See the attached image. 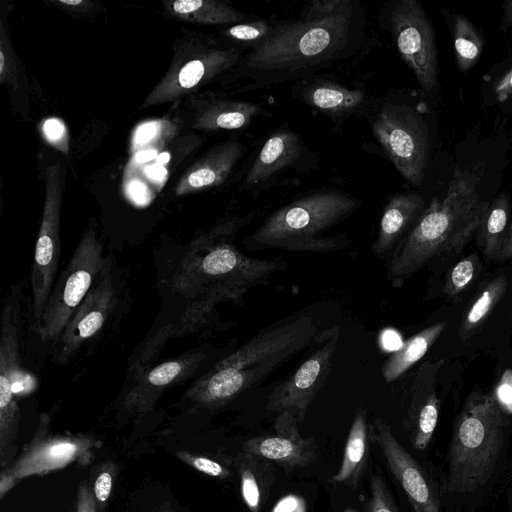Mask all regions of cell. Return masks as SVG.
<instances>
[{
  "label": "cell",
  "instance_id": "cell-15",
  "mask_svg": "<svg viewBox=\"0 0 512 512\" xmlns=\"http://www.w3.org/2000/svg\"><path fill=\"white\" fill-rule=\"evenodd\" d=\"M373 438L395 480L415 512H441L438 494L423 467L398 442L381 418L373 424Z\"/></svg>",
  "mask_w": 512,
  "mask_h": 512
},
{
  "label": "cell",
  "instance_id": "cell-39",
  "mask_svg": "<svg viewBox=\"0 0 512 512\" xmlns=\"http://www.w3.org/2000/svg\"><path fill=\"white\" fill-rule=\"evenodd\" d=\"M94 495L89 486L80 485L77 498V512H96V504Z\"/></svg>",
  "mask_w": 512,
  "mask_h": 512
},
{
  "label": "cell",
  "instance_id": "cell-41",
  "mask_svg": "<svg viewBox=\"0 0 512 512\" xmlns=\"http://www.w3.org/2000/svg\"><path fill=\"white\" fill-rule=\"evenodd\" d=\"M510 259H512V218L496 261H508Z\"/></svg>",
  "mask_w": 512,
  "mask_h": 512
},
{
  "label": "cell",
  "instance_id": "cell-4",
  "mask_svg": "<svg viewBox=\"0 0 512 512\" xmlns=\"http://www.w3.org/2000/svg\"><path fill=\"white\" fill-rule=\"evenodd\" d=\"M362 202L338 189H321L270 213L244 241L248 250L282 249L290 252L331 253L347 248L346 234L328 236Z\"/></svg>",
  "mask_w": 512,
  "mask_h": 512
},
{
  "label": "cell",
  "instance_id": "cell-2",
  "mask_svg": "<svg viewBox=\"0 0 512 512\" xmlns=\"http://www.w3.org/2000/svg\"><path fill=\"white\" fill-rule=\"evenodd\" d=\"M339 333V327L321 330L319 322L300 315L269 326L221 359L186 393L196 408H220L258 384L291 357L324 343Z\"/></svg>",
  "mask_w": 512,
  "mask_h": 512
},
{
  "label": "cell",
  "instance_id": "cell-18",
  "mask_svg": "<svg viewBox=\"0 0 512 512\" xmlns=\"http://www.w3.org/2000/svg\"><path fill=\"white\" fill-rule=\"evenodd\" d=\"M296 417L288 411L278 413L274 432L250 438L243 451L263 457L286 471L303 468L315 461L317 443L298 431Z\"/></svg>",
  "mask_w": 512,
  "mask_h": 512
},
{
  "label": "cell",
  "instance_id": "cell-36",
  "mask_svg": "<svg viewBox=\"0 0 512 512\" xmlns=\"http://www.w3.org/2000/svg\"><path fill=\"white\" fill-rule=\"evenodd\" d=\"M114 465H106L105 468L98 474L94 482V497L96 498L99 507L103 510L107 500L110 496L113 486Z\"/></svg>",
  "mask_w": 512,
  "mask_h": 512
},
{
  "label": "cell",
  "instance_id": "cell-6",
  "mask_svg": "<svg viewBox=\"0 0 512 512\" xmlns=\"http://www.w3.org/2000/svg\"><path fill=\"white\" fill-rule=\"evenodd\" d=\"M508 414L492 393L472 391L458 414L448 453L446 491L471 493L490 480L501 455Z\"/></svg>",
  "mask_w": 512,
  "mask_h": 512
},
{
  "label": "cell",
  "instance_id": "cell-34",
  "mask_svg": "<svg viewBox=\"0 0 512 512\" xmlns=\"http://www.w3.org/2000/svg\"><path fill=\"white\" fill-rule=\"evenodd\" d=\"M367 512H400L381 475L375 473L370 480V498Z\"/></svg>",
  "mask_w": 512,
  "mask_h": 512
},
{
  "label": "cell",
  "instance_id": "cell-24",
  "mask_svg": "<svg viewBox=\"0 0 512 512\" xmlns=\"http://www.w3.org/2000/svg\"><path fill=\"white\" fill-rule=\"evenodd\" d=\"M269 110L257 103L215 99L203 104L194 126L206 131L238 130L249 126L257 117H271Z\"/></svg>",
  "mask_w": 512,
  "mask_h": 512
},
{
  "label": "cell",
  "instance_id": "cell-23",
  "mask_svg": "<svg viewBox=\"0 0 512 512\" xmlns=\"http://www.w3.org/2000/svg\"><path fill=\"white\" fill-rule=\"evenodd\" d=\"M424 205L425 200L418 193L391 196L384 206L372 253L382 259L389 258L425 210Z\"/></svg>",
  "mask_w": 512,
  "mask_h": 512
},
{
  "label": "cell",
  "instance_id": "cell-17",
  "mask_svg": "<svg viewBox=\"0 0 512 512\" xmlns=\"http://www.w3.org/2000/svg\"><path fill=\"white\" fill-rule=\"evenodd\" d=\"M291 95L331 119L337 127L352 116H365L373 100L363 89H350L316 74L295 81Z\"/></svg>",
  "mask_w": 512,
  "mask_h": 512
},
{
  "label": "cell",
  "instance_id": "cell-12",
  "mask_svg": "<svg viewBox=\"0 0 512 512\" xmlns=\"http://www.w3.org/2000/svg\"><path fill=\"white\" fill-rule=\"evenodd\" d=\"M61 165L46 170L45 200L31 269L32 312L41 318L55 284L60 256Z\"/></svg>",
  "mask_w": 512,
  "mask_h": 512
},
{
  "label": "cell",
  "instance_id": "cell-21",
  "mask_svg": "<svg viewBox=\"0 0 512 512\" xmlns=\"http://www.w3.org/2000/svg\"><path fill=\"white\" fill-rule=\"evenodd\" d=\"M93 441L88 437H54L36 442L2 474L16 481L62 468L89 456Z\"/></svg>",
  "mask_w": 512,
  "mask_h": 512
},
{
  "label": "cell",
  "instance_id": "cell-9",
  "mask_svg": "<svg viewBox=\"0 0 512 512\" xmlns=\"http://www.w3.org/2000/svg\"><path fill=\"white\" fill-rule=\"evenodd\" d=\"M242 56L241 48L231 42L195 35L142 106L172 101L212 80H220L239 64Z\"/></svg>",
  "mask_w": 512,
  "mask_h": 512
},
{
  "label": "cell",
  "instance_id": "cell-30",
  "mask_svg": "<svg viewBox=\"0 0 512 512\" xmlns=\"http://www.w3.org/2000/svg\"><path fill=\"white\" fill-rule=\"evenodd\" d=\"M507 287L508 280L504 275L494 277L481 286L463 313L459 327V337L462 341L474 336L482 328L505 295Z\"/></svg>",
  "mask_w": 512,
  "mask_h": 512
},
{
  "label": "cell",
  "instance_id": "cell-26",
  "mask_svg": "<svg viewBox=\"0 0 512 512\" xmlns=\"http://www.w3.org/2000/svg\"><path fill=\"white\" fill-rule=\"evenodd\" d=\"M368 455V423L366 412L360 407L349 430L340 468L329 481L356 489L366 471Z\"/></svg>",
  "mask_w": 512,
  "mask_h": 512
},
{
  "label": "cell",
  "instance_id": "cell-19",
  "mask_svg": "<svg viewBox=\"0 0 512 512\" xmlns=\"http://www.w3.org/2000/svg\"><path fill=\"white\" fill-rule=\"evenodd\" d=\"M206 358L207 352L198 349L137 373L135 384L121 402L122 411L145 413L166 388L190 377Z\"/></svg>",
  "mask_w": 512,
  "mask_h": 512
},
{
  "label": "cell",
  "instance_id": "cell-20",
  "mask_svg": "<svg viewBox=\"0 0 512 512\" xmlns=\"http://www.w3.org/2000/svg\"><path fill=\"white\" fill-rule=\"evenodd\" d=\"M444 361H426L417 370L407 408L406 428L412 446L419 451L427 448L436 429L440 399L437 376Z\"/></svg>",
  "mask_w": 512,
  "mask_h": 512
},
{
  "label": "cell",
  "instance_id": "cell-11",
  "mask_svg": "<svg viewBox=\"0 0 512 512\" xmlns=\"http://www.w3.org/2000/svg\"><path fill=\"white\" fill-rule=\"evenodd\" d=\"M21 289L14 286L5 298L1 313L0 338V450L1 462L18 433V400L30 394L34 380L24 371L19 355Z\"/></svg>",
  "mask_w": 512,
  "mask_h": 512
},
{
  "label": "cell",
  "instance_id": "cell-27",
  "mask_svg": "<svg viewBox=\"0 0 512 512\" xmlns=\"http://www.w3.org/2000/svg\"><path fill=\"white\" fill-rule=\"evenodd\" d=\"M164 4L174 17L195 24H237L250 18L236 8L215 0H176Z\"/></svg>",
  "mask_w": 512,
  "mask_h": 512
},
{
  "label": "cell",
  "instance_id": "cell-33",
  "mask_svg": "<svg viewBox=\"0 0 512 512\" xmlns=\"http://www.w3.org/2000/svg\"><path fill=\"white\" fill-rule=\"evenodd\" d=\"M276 20L260 19L244 21L223 30L229 42L251 49L260 44L270 34Z\"/></svg>",
  "mask_w": 512,
  "mask_h": 512
},
{
  "label": "cell",
  "instance_id": "cell-29",
  "mask_svg": "<svg viewBox=\"0 0 512 512\" xmlns=\"http://www.w3.org/2000/svg\"><path fill=\"white\" fill-rule=\"evenodd\" d=\"M510 197L504 191L490 204L476 231V244L484 256L496 261L510 223Z\"/></svg>",
  "mask_w": 512,
  "mask_h": 512
},
{
  "label": "cell",
  "instance_id": "cell-45",
  "mask_svg": "<svg viewBox=\"0 0 512 512\" xmlns=\"http://www.w3.org/2000/svg\"><path fill=\"white\" fill-rule=\"evenodd\" d=\"M343 512H357V511H356V510H354V509H352V508H349V507H348V508H345V509L343 510Z\"/></svg>",
  "mask_w": 512,
  "mask_h": 512
},
{
  "label": "cell",
  "instance_id": "cell-32",
  "mask_svg": "<svg viewBox=\"0 0 512 512\" xmlns=\"http://www.w3.org/2000/svg\"><path fill=\"white\" fill-rule=\"evenodd\" d=\"M483 265L476 253H471L453 264L447 271L442 294L449 300L460 301L463 294L476 282Z\"/></svg>",
  "mask_w": 512,
  "mask_h": 512
},
{
  "label": "cell",
  "instance_id": "cell-40",
  "mask_svg": "<svg viewBox=\"0 0 512 512\" xmlns=\"http://www.w3.org/2000/svg\"><path fill=\"white\" fill-rule=\"evenodd\" d=\"M495 92L501 101L507 99L512 94V69L498 81L495 86Z\"/></svg>",
  "mask_w": 512,
  "mask_h": 512
},
{
  "label": "cell",
  "instance_id": "cell-22",
  "mask_svg": "<svg viewBox=\"0 0 512 512\" xmlns=\"http://www.w3.org/2000/svg\"><path fill=\"white\" fill-rule=\"evenodd\" d=\"M246 150V145L239 140L217 144L184 173L176 186V194H191L222 184Z\"/></svg>",
  "mask_w": 512,
  "mask_h": 512
},
{
  "label": "cell",
  "instance_id": "cell-10",
  "mask_svg": "<svg viewBox=\"0 0 512 512\" xmlns=\"http://www.w3.org/2000/svg\"><path fill=\"white\" fill-rule=\"evenodd\" d=\"M378 19L421 88L434 91L438 85L436 42L433 27L420 1H387L381 7Z\"/></svg>",
  "mask_w": 512,
  "mask_h": 512
},
{
  "label": "cell",
  "instance_id": "cell-37",
  "mask_svg": "<svg viewBox=\"0 0 512 512\" xmlns=\"http://www.w3.org/2000/svg\"><path fill=\"white\" fill-rule=\"evenodd\" d=\"M493 396L499 406L507 413H512V370L507 369L499 379Z\"/></svg>",
  "mask_w": 512,
  "mask_h": 512
},
{
  "label": "cell",
  "instance_id": "cell-44",
  "mask_svg": "<svg viewBox=\"0 0 512 512\" xmlns=\"http://www.w3.org/2000/svg\"><path fill=\"white\" fill-rule=\"evenodd\" d=\"M153 512H173V511H171L166 505H163L162 507L157 508Z\"/></svg>",
  "mask_w": 512,
  "mask_h": 512
},
{
  "label": "cell",
  "instance_id": "cell-28",
  "mask_svg": "<svg viewBox=\"0 0 512 512\" xmlns=\"http://www.w3.org/2000/svg\"><path fill=\"white\" fill-rule=\"evenodd\" d=\"M446 327L445 322L431 325L408 338L383 363L381 374L391 383L416 364L434 344Z\"/></svg>",
  "mask_w": 512,
  "mask_h": 512
},
{
  "label": "cell",
  "instance_id": "cell-1",
  "mask_svg": "<svg viewBox=\"0 0 512 512\" xmlns=\"http://www.w3.org/2000/svg\"><path fill=\"white\" fill-rule=\"evenodd\" d=\"M366 42V15L358 0H312L296 18L276 20L265 40L220 80H246L236 93L297 81L356 56Z\"/></svg>",
  "mask_w": 512,
  "mask_h": 512
},
{
  "label": "cell",
  "instance_id": "cell-5",
  "mask_svg": "<svg viewBox=\"0 0 512 512\" xmlns=\"http://www.w3.org/2000/svg\"><path fill=\"white\" fill-rule=\"evenodd\" d=\"M255 216L256 211H250L227 217L199 240L190 268L205 310L210 312L222 301L242 305L252 288L267 284L274 273L287 267L285 260L253 258L235 246L237 233Z\"/></svg>",
  "mask_w": 512,
  "mask_h": 512
},
{
  "label": "cell",
  "instance_id": "cell-42",
  "mask_svg": "<svg viewBox=\"0 0 512 512\" xmlns=\"http://www.w3.org/2000/svg\"><path fill=\"white\" fill-rule=\"evenodd\" d=\"M512 27V0L503 3V14L500 22V29L507 30Z\"/></svg>",
  "mask_w": 512,
  "mask_h": 512
},
{
  "label": "cell",
  "instance_id": "cell-14",
  "mask_svg": "<svg viewBox=\"0 0 512 512\" xmlns=\"http://www.w3.org/2000/svg\"><path fill=\"white\" fill-rule=\"evenodd\" d=\"M339 333L313 352L285 381L269 394V411L293 414L301 423L316 394L323 387L332 367Z\"/></svg>",
  "mask_w": 512,
  "mask_h": 512
},
{
  "label": "cell",
  "instance_id": "cell-3",
  "mask_svg": "<svg viewBox=\"0 0 512 512\" xmlns=\"http://www.w3.org/2000/svg\"><path fill=\"white\" fill-rule=\"evenodd\" d=\"M477 175L456 167L445 197L434 199L388 258L393 287L435 259L457 256L481 224L490 204L477 191Z\"/></svg>",
  "mask_w": 512,
  "mask_h": 512
},
{
  "label": "cell",
  "instance_id": "cell-31",
  "mask_svg": "<svg viewBox=\"0 0 512 512\" xmlns=\"http://www.w3.org/2000/svg\"><path fill=\"white\" fill-rule=\"evenodd\" d=\"M455 59L458 68L469 70L479 60L483 39L478 29L463 15H456L453 25Z\"/></svg>",
  "mask_w": 512,
  "mask_h": 512
},
{
  "label": "cell",
  "instance_id": "cell-35",
  "mask_svg": "<svg viewBox=\"0 0 512 512\" xmlns=\"http://www.w3.org/2000/svg\"><path fill=\"white\" fill-rule=\"evenodd\" d=\"M177 456L199 472L207 474L211 477L227 479L231 476L229 469L225 468L219 462L210 458L194 455L187 452H178Z\"/></svg>",
  "mask_w": 512,
  "mask_h": 512
},
{
  "label": "cell",
  "instance_id": "cell-8",
  "mask_svg": "<svg viewBox=\"0 0 512 512\" xmlns=\"http://www.w3.org/2000/svg\"><path fill=\"white\" fill-rule=\"evenodd\" d=\"M105 259L97 230L83 234L68 265L56 280L41 318L35 323L40 340L56 343L98 278Z\"/></svg>",
  "mask_w": 512,
  "mask_h": 512
},
{
  "label": "cell",
  "instance_id": "cell-25",
  "mask_svg": "<svg viewBox=\"0 0 512 512\" xmlns=\"http://www.w3.org/2000/svg\"><path fill=\"white\" fill-rule=\"evenodd\" d=\"M234 464L243 502L250 512H261L275 481L274 463L242 450L235 457Z\"/></svg>",
  "mask_w": 512,
  "mask_h": 512
},
{
  "label": "cell",
  "instance_id": "cell-16",
  "mask_svg": "<svg viewBox=\"0 0 512 512\" xmlns=\"http://www.w3.org/2000/svg\"><path fill=\"white\" fill-rule=\"evenodd\" d=\"M308 148L293 130L280 128L264 141L241 184V190L253 196L274 185L282 174L300 167Z\"/></svg>",
  "mask_w": 512,
  "mask_h": 512
},
{
  "label": "cell",
  "instance_id": "cell-38",
  "mask_svg": "<svg viewBox=\"0 0 512 512\" xmlns=\"http://www.w3.org/2000/svg\"><path fill=\"white\" fill-rule=\"evenodd\" d=\"M11 50L9 42L5 40V34L2 30L1 46H0V80L1 82L9 81L11 79Z\"/></svg>",
  "mask_w": 512,
  "mask_h": 512
},
{
  "label": "cell",
  "instance_id": "cell-13",
  "mask_svg": "<svg viewBox=\"0 0 512 512\" xmlns=\"http://www.w3.org/2000/svg\"><path fill=\"white\" fill-rule=\"evenodd\" d=\"M117 300L113 262L108 256L98 278L54 343L55 357L59 363L67 362L82 345L101 331Z\"/></svg>",
  "mask_w": 512,
  "mask_h": 512
},
{
  "label": "cell",
  "instance_id": "cell-43",
  "mask_svg": "<svg viewBox=\"0 0 512 512\" xmlns=\"http://www.w3.org/2000/svg\"><path fill=\"white\" fill-rule=\"evenodd\" d=\"M55 4L66 6V7H77L81 5H87L88 3L83 0H54Z\"/></svg>",
  "mask_w": 512,
  "mask_h": 512
},
{
  "label": "cell",
  "instance_id": "cell-7",
  "mask_svg": "<svg viewBox=\"0 0 512 512\" xmlns=\"http://www.w3.org/2000/svg\"><path fill=\"white\" fill-rule=\"evenodd\" d=\"M388 159L411 185L422 184L429 159V132L421 113L395 95L373 98L365 115Z\"/></svg>",
  "mask_w": 512,
  "mask_h": 512
}]
</instances>
